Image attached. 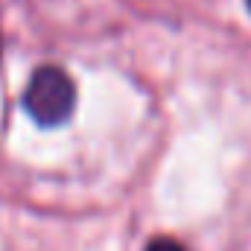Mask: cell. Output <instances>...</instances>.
I'll return each mask as SVG.
<instances>
[{
	"label": "cell",
	"instance_id": "obj_3",
	"mask_svg": "<svg viewBox=\"0 0 251 251\" xmlns=\"http://www.w3.org/2000/svg\"><path fill=\"white\" fill-rule=\"evenodd\" d=\"M246 3H249V9H251V0H246Z\"/></svg>",
	"mask_w": 251,
	"mask_h": 251
},
{
	"label": "cell",
	"instance_id": "obj_2",
	"mask_svg": "<svg viewBox=\"0 0 251 251\" xmlns=\"http://www.w3.org/2000/svg\"><path fill=\"white\" fill-rule=\"evenodd\" d=\"M143 251H187V249H184L178 240H173V237H155Z\"/></svg>",
	"mask_w": 251,
	"mask_h": 251
},
{
	"label": "cell",
	"instance_id": "obj_1",
	"mask_svg": "<svg viewBox=\"0 0 251 251\" xmlns=\"http://www.w3.org/2000/svg\"><path fill=\"white\" fill-rule=\"evenodd\" d=\"M24 108L44 128L67 123L73 108H76V85H73V79L56 64L38 67L26 82Z\"/></svg>",
	"mask_w": 251,
	"mask_h": 251
}]
</instances>
